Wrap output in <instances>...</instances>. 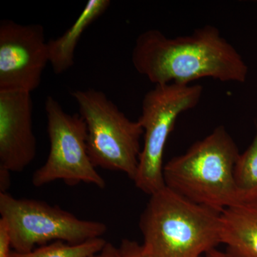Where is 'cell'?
Returning a JSON list of instances; mask_svg holds the SVG:
<instances>
[{
    "mask_svg": "<svg viewBox=\"0 0 257 257\" xmlns=\"http://www.w3.org/2000/svg\"><path fill=\"white\" fill-rule=\"evenodd\" d=\"M132 62L137 72L155 85H188L207 77L243 83L247 78L242 57L212 25L174 38L158 30L143 32L135 42Z\"/></svg>",
    "mask_w": 257,
    "mask_h": 257,
    "instance_id": "6da1fadb",
    "label": "cell"
},
{
    "mask_svg": "<svg viewBox=\"0 0 257 257\" xmlns=\"http://www.w3.org/2000/svg\"><path fill=\"white\" fill-rule=\"evenodd\" d=\"M140 228L147 257H202L221 243V213L167 187L150 196Z\"/></svg>",
    "mask_w": 257,
    "mask_h": 257,
    "instance_id": "7a4b0ae2",
    "label": "cell"
},
{
    "mask_svg": "<svg viewBox=\"0 0 257 257\" xmlns=\"http://www.w3.org/2000/svg\"><path fill=\"white\" fill-rule=\"evenodd\" d=\"M239 148L219 126L164 166L166 187L191 202L218 212L238 204L234 167Z\"/></svg>",
    "mask_w": 257,
    "mask_h": 257,
    "instance_id": "3957f363",
    "label": "cell"
},
{
    "mask_svg": "<svg viewBox=\"0 0 257 257\" xmlns=\"http://www.w3.org/2000/svg\"><path fill=\"white\" fill-rule=\"evenodd\" d=\"M72 95L87 126L88 153L93 165L123 172L134 181L142 152L141 124L128 119L101 91L76 90Z\"/></svg>",
    "mask_w": 257,
    "mask_h": 257,
    "instance_id": "277c9868",
    "label": "cell"
},
{
    "mask_svg": "<svg viewBox=\"0 0 257 257\" xmlns=\"http://www.w3.org/2000/svg\"><path fill=\"white\" fill-rule=\"evenodd\" d=\"M202 92L199 84H167L155 85L145 94L138 120L144 130V144L134 179L142 192L151 196L166 187L163 175L166 143L179 115L197 106Z\"/></svg>",
    "mask_w": 257,
    "mask_h": 257,
    "instance_id": "5b68a950",
    "label": "cell"
},
{
    "mask_svg": "<svg viewBox=\"0 0 257 257\" xmlns=\"http://www.w3.org/2000/svg\"><path fill=\"white\" fill-rule=\"evenodd\" d=\"M0 214L9 228L13 248L20 253L52 241L84 242L101 238L107 231L100 221L81 219L57 206L18 199L8 192L0 193Z\"/></svg>",
    "mask_w": 257,
    "mask_h": 257,
    "instance_id": "8992f818",
    "label": "cell"
},
{
    "mask_svg": "<svg viewBox=\"0 0 257 257\" xmlns=\"http://www.w3.org/2000/svg\"><path fill=\"white\" fill-rule=\"evenodd\" d=\"M45 111L50 152L45 163L34 172L32 184L40 187L61 180L69 186L86 183L104 188L105 180L88 153L87 126L80 114L66 112L51 96L45 101Z\"/></svg>",
    "mask_w": 257,
    "mask_h": 257,
    "instance_id": "52a82bcc",
    "label": "cell"
},
{
    "mask_svg": "<svg viewBox=\"0 0 257 257\" xmlns=\"http://www.w3.org/2000/svg\"><path fill=\"white\" fill-rule=\"evenodd\" d=\"M44 27L0 22V90L32 93L41 84L49 63Z\"/></svg>",
    "mask_w": 257,
    "mask_h": 257,
    "instance_id": "ba28073f",
    "label": "cell"
},
{
    "mask_svg": "<svg viewBox=\"0 0 257 257\" xmlns=\"http://www.w3.org/2000/svg\"><path fill=\"white\" fill-rule=\"evenodd\" d=\"M31 93L0 90V169L25 170L37 153Z\"/></svg>",
    "mask_w": 257,
    "mask_h": 257,
    "instance_id": "9c48e42d",
    "label": "cell"
},
{
    "mask_svg": "<svg viewBox=\"0 0 257 257\" xmlns=\"http://www.w3.org/2000/svg\"><path fill=\"white\" fill-rule=\"evenodd\" d=\"M221 242L231 257H257V204H239L221 213Z\"/></svg>",
    "mask_w": 257,
    "mask_h": 257,
    "instance_id": "30bf717a",
    "label": "cell"
},
{
    "mask_svg": "<svg viewBox=\"0 0 257 257\" xmlns=\"http://www.w3.org/2000/svg\"><path fill=\"white\" fill-rule=\"evenodd\" d=\"M110 4L109 0H89L73 25L63 35L47 42L49 63L55 74H62L73 67L74 52L83 33Z\"/></svg>",
    "mask_w": 257,
    "mask_h": 257,
    "instance_id": "8fae6325",
    "label": "cell"
},
{
    "mask_svg": "<svg viewBox=\"0 0 257 257\" xmlns=\"http://www.w3.org/2000/svg\"><path fill=\"white\" fill-rule=\"evenodd\" d=\"M238 204H257V122L251 145L240 154L234 167Z\"/></svg>",
    "mask_w": 257,
    "mask_h": 257,
    "instance_id": "7c38bea8",
    "label": "cell"
},
{
    "mask_svg": "<svg viewBox=\"0 0 257 257\" xmlns=\"http://www.w3.org/2000/svg\"><path fill=\"white\" fill-rule=\"evenodd\" d=\"M106 243L102 237L76 244L62 241H53L29 252L13 251L11 257H89L99 252Z\"/></svg>",
    "mask_w": 257,
    "mask_h": 257,
    "instance_id": "4fadbf2b",
    "label": "cell"
},
{
    "mask_svg": "<svg viewBox=\"0 0 257 257\" xmlns=\"http://www.w3.org/2000/svg\"><path fill=\"white\" fill-rule=\"evenodd\" d=\"M11 236L6 221L0 219V257H11Z\"/></svg>",
    "mask_w": 257,
    "mask_h": 257,
    "instance_id": "5bb4252c",
    "label": "cell"
},
{
    "mask_svg": "<svg viewBox=\"0 0 257 257\" xmlns=\"http://www.w3.org/2000/svg\"><path fill=\"white\" fill-rule=\"evenodd\" d=\"M119 248L121 257H147L143 245L135 241L123 239Z\"/></svg>",
    "mask_w": 257,
    "mask_h": 257,
    "instance_id": "9a60e30c",
    "label": "cell"
},
{
    "mask_svg": "<svg viewBox=\"0 0 257 257\" xmlns=\"http://www.w3.org/2000/svg\"><path fill=\"white\" fill-rule=\"evenodd\" d=\"M89 257H121L119 248L115 247L112 243L106 242L102 249Z\"/></svg>",
    "mask_w": 257,
    "mask_h": 257,
    "instance_id": "2e32d148",
    "label": "cell"
},
{
    "mask_svg": "<svg viewBox=\"0 0 257 257\" xmlns=\"http://www.w3.org/2000/svg\"><path fill=\"white\" fill-rule=\"evenodd\" d=\"M10 173L9 171L0 169V193L8 192L7 190L10 185Z\"/></svg>",
    "mask_w": 257,
    "mask_h": 257,
    "instance_id": "e0dca14e",
    "label": "cell"
},
{
    "mask_svg": "<svg viewBox=\"0 0 257 257\" xmlns=\"http://www.w3.org/2000/svg\"><path fill=\"white\" fill-rule=\"evenodd\" d=\"M205 257H231L228 253L221 252L218 251L216 248L211 250L205 254Z\"/></svg>",
    "mask_w": 257,
    "mask_h": 257,
    "instance_id": "ac0fdd59",
    "label": "cell"
}]
</instances>
